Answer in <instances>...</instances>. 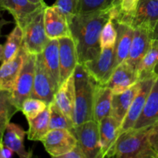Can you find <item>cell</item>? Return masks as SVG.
I'll return each mask as SVG.
<instances>
[{
	"instance_id": "obj_5",
	"label": "cell",
	"mask_w": 158,
	"mask_h": 158,
	"mask_svg": "<svg viewBox=\"0 0 158 158\" xmlns=\"http://www.w3.org/2000/svg\"><path fill=\"white\" fill-rule=\"evenodd\" d=\"M58 89L59 86L45 65L42 53L37 54L33 88L30 97L40 99L49 105L54 100Z\"/></svg>"
},
{
	"instance_id": "obj_37",
	"label": "cell",
	"mask_w": 158,
	"mask_h": 158,
	"mask_svg": "<svg viewBox=\"0 0 158 158\" xmlns=\"http://www.w3.org/2000/svg\"><path fill=\"white\" fill-rule=\"evenodd\" d=\"M60 158H86V157L82 151L79 143H77V144L76 145L73 149L71 150L69 152L60 156Z\"/></svg>"
},
{
	"instance_id": "obj_42",
	"label": "cell",
	"mask_w": 158,
	"mask_h": 158,
	"mask_svg": "<svg viewBox=\"0 0 158 158\" xmlns=\"http://www.w3.org/2000/svg\"><path fill=\"white\" fill-rule=\"evenodd\" d=\"M32 2L35 3V4H46L44 0H29Z\"/></svg>"
},
{
	"instance_id": "obj_21",
	"label": "cell",
	"mask_w": 158,
	"mask_h": 158,
	"mask_svg": "<svg viewBox=\"0 0 158 158\" xmlns=\"http://www.w3.org/2000/svg\"><path fill=\"white\" fill-rule=\"evenodd\" d=\"M158 122V77L155 79L146 103L140 117L137 120L135 129L149 127Z\"/></svg>"
},
{
	"instance_id": "obj_41",
	"label": "cell",
	"mask_w": 158,
	"mask_h": 158,
	"mask_svg": "<svg viewBox=\"0 0 158 158\" xmlns=\"http://www.w3.org/2000/svg\"><path fill=\"white\" fill-rule=\"evenodd\" d=\"M6 0H0V14L2 12H3L4 10V5L6 3Z\"/></svg>"
},
{
	"instance_id": "obj_25",
	"label": "cell",
	"mask_w": 158,
	"mask_h": 158,
	"mask_svg": "<svg viewBox=\"0 0 158 158\" xmlns=\"http://www.w3.org/2000/svg\"><path fill=\"white\" fill-rule=\"evenodd\" d=\"M139 81L158 77V40H152L151 47L137 69Z\"/></svg>"
},
{
	"instance_id": "obj_38",
	"label": "cell",
	"mask_w": 158,
	"mask_h": 158,
	"mask_svg": "<svg viewBox=\"0 0 158 158\" xmlns=\"http://www.w3.org/2000/svg\"><path fill=\"white\" fill-rule=\"evenodd\" d=\"M13 151L3 143L2 147L1 152H0V158H10L13 157Z\"/></svg>"
},
{
	"instance_id": "obj_7",
	"label": "cell",
	"mask_w": 158,
	"mask_h": 158,
	"mask_svg": "<svg viewBox=\"0 0 158 158\" xmlns=\"http://www.w3.org/2000/svg\"><path fill=\"white\" fill-rule=\"evenodd\" d=\"M74 135L86 158H101L99 123L89 120L75 127Z\"/></svg>"
},
{
	"instance_id": "obj_23",
	"label": "cell",
	"mask_w": 158,
	"mask_h": 158,
	"mask_svg": "<svg viewBox=\"0 0 158 158\" xmlns=\"http://www.w3.org/2000/svg\"><path fill=\"white\" fill-rule=\"evenodd\" d=\"M120 127V125L112 116L104 117L99 122L101 158L106 157L114 145L119 136Z\"/></svg>"
},
{
	"instance_id": "obj_17",
	"label": "cell",
	"mask_w": 158,
	"mask_h": 158,
	"mask_svg": "<svg viewBox=\"0 0 158 158\" xmlns=\"http://www.w3.org/2000/svg\"><path fill=\"white\" fill-rule=\"evenodd\" d=\"M158 23V0H140L131 25L134 29L146 28L151 32Z\"/></svg>"
},
{
	"instance_id": "obj_26",
	"label": "cell",
	"mask_w": 158,
	"mask_h": 158,
	"mask_svg": "<svg viewBox=\"0 0 158 158\" xmlns=\"http://www.w3.org/2000/svg\"><path fill=\"white\" fill-rule=\"evenodd\" d=\"M43 61L52 75V78L57 83L61 85L60 80V52H59V40L58 39L50 40L46 48L42 52Z\"/></svg>"
},
{
	"instance_id": "obj_6",
	"label": "cell",
	"mask_w": 158,
	"mask_h": 158,
	"mask_svg": "<svg viewBox=\"0 0 158 158\" xmlns=\"http://www.w3.org/2000/svg\"><path fill=\"white\" fill-rule=\"evenodd\" d=\"M35 60L36 55L28 53L23 63L13 89L12 97L14 103L19 111L23 101L30 97L33 88L34 77H35Z\"/></svg>"
},
{
	"instance_id": "obj_3",
	"label": "cell",
	"mask_w": 158,
	"mask_h": 158,
	"mask_svg": "<svg viewBox=\"0 0 158 158\" xmlns=\"http://www.w3.org/2000/svg\"><path fill=\"white\" fill-rule=\"evenodd\" d=\"M151 127L121 133L106 157L158 158L149 140Z\"/></svg>"
},
{
	"instance_id": "obj_35",
	"label": "cell",
	"mask_w": 158,
	"mask_h": 158,
	"mask_svg": "<svg viewBox=\"0 0 158 158\" xmlns=\"http://www.w3.org/2000/svg\"><path fill=\"white\" fill-rule=\"evenodd\" d=\"M80 2V0H56L53 5L63 12L69 23L78 12Z\"/></svg>"
},
{
	"instance_id": "obj_31",
	"label": "cell",
	"mask_w": 158,
	"mask_h": 158,
	"mask_svg": "<svg viewBox=\"0 0 158 158\" xmlns=\"http://www.w3.org/2000/svg\"><path fill=\"white\" fill-rule=\"evenodd\" d=\"M120 6L119 0H80L77 14H88Z\"/></svg>"
},
{
	"instance_id": "obj_27",
	"label": "cell",
	"mask_w": 158,
	"mask_h": 158,
	"mask_svg": "<svg viewBox=\"0 0 158 158\" xmlns=\"http://www.w3.org/2000/svg\"><path fill=\"white\" fill-rule=\"evenodd\" d=\"M19 110L14 103L12 92L0 89V143L3 142L5 131L12 117Z\"/></svg>"
},
{
	"instance_id": "obj_29",
	"label": "cell",
	"mask_w": 158,
	"mask_h": 158,
	"mask_svg": "<svg viewBox=\"0 0 158 158\" xmlns=\"http://www.w3.org/2000/svg\"><path fill=\"white\" fill-rule=\"evenodd\" d=\"M23 41V30L20 26L15 25L12 32L6 37L3 45V57L2 63L9 61L15 56L19 51Z\"/></svg>"
},
{
	"instance_id": "obj_18",
	"label": "cell",
	"mask_w": 158,
	"mask_h": 158,
	"mask_svg": "<svg viewBox=\"0 0 158 158\" xmlns=\"http://www.w3.org/2000/svg\"><path fill=\"white\" fill-rule=\"evenodd\" d=\"M116 30H117V40L115 46V68L122 62L125 61L129 56L134 36V29L127 23H122L113 19Z\"/></svg>"
},
{
	"instance_id": "obj_40",
	"label": "cell",
	"mask_w": 158,
	"mask_h": 158,
	"mask_svg": "<svg viewBox=\"0 0 158 158\" xmlns=\"http://www.w3.org/2000/svg\"><path fill=\"white\" fill-rule=\"evenodd\" d=\"M151 37L152 40H158V23L151 32Z\"/></svg>"
},
{
	"instance_id": "obj_33",
	"label": "cell",
	"mask_w": 158,
	"mask_h": 158,
	"mask_svg": "<svg viewBox=\"0 0 158 158\" xmlns=\"http://www.w3.org/2000/svg\"><path fill=\"white\" fill-rule=\"evenodd\" d=\"M140 0H121L117 16L113 19L130 25Z\"/></svg>"
},
{
	"instance_id": "obj_39",
	"label": "cell",
	"mask_w": 158,
	"mask_h": 158,
	"mask_svg": "<svg viewBox=\"0 0 158 158\" xmlns=\"http://www.w3.org/2000/svg\"><path fill=\"white\" fill-rule=\"evenodd\" d=\"M9 23H10V22L4 19L3 18H2L1 19H0V37L2 36V28L4 27L6 25L9 24ZM2 57H3V45H2L1 43H0V61L2 60Z\"/></svg>"
},
{
	"instance_id": "obj_9",
	"label": "cell",
	"mask_w": 158,
	"mask_h": 158,
	"mask_svg": "<svg viewBox=\"0 0 158 158\" xmlns=\"http://www.w3.org/2000/svg\"><path fill=\"white\" fill-rule=\"evenodd\" d=\"M114 46L102 49L97 58L83 64L100 85L106 84L115 69L116 56Z\"/></svg>"
},
{
	"instance_id": "obj_24",
	"label": "cell",
	"mask_w": 158,
	"mask_h": 158,
	"mask_svg": "<svg viewBox=\"0 0 158 158\" xmlns=\"http://www.w3.org/2000/svg\"><path fill=\"white\" fill-rule=\"evenodd\" d=\"M114 93L109 87L98 85L94 105V120L97 123L104 117L110 116Z\"/></svg>"
},
{
	"instance_id": "obj_22",
	"label": "cell",
	"mask_w": 158,
	"mask_h": 158,
	"mask_svg": "<svg viewBox=\"0 0 158 158\" xmlns=\"http://www.w3.org/2000/svg\"><path fill=\"white\" fill-rule=\"evenodd\" d=\"M26 134L27 132H26L21 126L16 123H9L5 131L3 143L19 157H31L32 152L26 151L24 146V139Z\"/></svg>"
},
{
	"instance_id": "obj_19",
	"label": "cell",
	"mask_w": 158,
	"mask_h": 158,
	"mask_svg": "<svg viewBox=\"0 0 158 158\" xmlns=\"http://www.w3.org/2000/svg\"><path fill=\"white\" fill-rule=\"evenodd\" d=\"M75 99V80L73 73L61 83L54 96L53 101L65 115L73 120Z\"/></svg>"
},
{
	"instance_id": "obj_36",
	"label": "cell",
	"mask_w": 158,
	"mask_h": 158,
	"mask_svg": "<svg viewBox=\"0 0 158 158\" xmlns=\"http://www.w3.org/2000/svg\"><path fill=\"white\" fill-rule=\"evenodd\" d=\"M149 140L153 150L158 156V122L151 126L150 130Z\"/></svg>"
},
{
	"instance_id": "obj_43",
	"label": "cell",
	"mask_w": 158,
	"mask_h": 158,
	"mask_svg": "<svg viewBox=\"0 0 158 158\" xmlns=\"http://www.w3.org/2000/svg\"><path fill=\"white\" fill-rule=\"evenodd\" d=\"M3 145V142L2 143H0V152H1V149H2V147Z\"/></svg>"
},
{
	"instance_id": "obj_32",
	"label": "cell",
	"mask_w": 158,
	"mask_h": 158,
	"mask_svg": "<svg viewBox=\"0 0 158 158\" xmlns=\"http://www.w3.org/2000/svg\"><path fill=\"white\" fill-rule=\"evenodd\" d=\"M47 106L48 104L43 100L29 97L23 101L20 111H22L26 118L29 120L37 117L47 108Z\"/></svg>"
},
{
	"instance_id": "obj_14",
	"label": "cell",
	"mask_w": 158,
	"mask_h": 158,
	"mask_svg": "<svg viewBox=\"0 0 158 158\" xmlns=\"http://www.w3.org/2000/svg\"><path fill=\"white\" fill-rule=\"evenodd\" d=\"M138 82L137 71L125 60L115 68L110 80L103 86L109 87L114 94H117L129 89Z\"/></svg>"
},
{
	"instance_id": "obj_4",
	"label": "cell",
	"mask_w": 158,
	"mask_h": 158,
	"mask_svg": "<svg viewBox=\"0 0 158 158\" xmlns=\"http://www.w3.org/2000/svg\"><path fill=\"white\" fill-rule=\"evenodd\" d=\"M44 9L35 15L23 29V46L28 53H42L50 40L45 29Z\"/></svg>"
},
{
	"instance_id": "obj_20",
	"label": "cell",
	"mask_w": 158,
	"mask_h": 158,
	"mask_svg": "<svg viewBox=\"0 0 158 158\" xmlns=\"http://www.w3.org/2000/svg\"><path fill=\"white\" fill-rule=\"evenodd\" d=\"M140 89V81L120 94H114L112 100L111 114L117 123L121 126L134 98Z\"/></svg>"
},
{
	"instance_id": "obj_12",
	"label": "cell",
	"mask_w": 158,
	"mask_h": 158,
	"mask_svg": "<svg viewBox=\"0 0 158 158\" xmlns=\"http://www.w3.org/2000/svg\"><path fill=\"white\" fill-rule=\"evenodd\" d=\"M44 25L46 35L50 40L71 37L67 19L63 12L54 5L45 8Z\"/></svg>"
},
{
	"instance_id": "obj_28",
	"label": "cell",
	"mask_w": 158,
	"mask_h": 158,
	"mask_svg": "<svg viewBox=\"0 0 158 158\" xmlns=\"http://www.w3.org/2000/svg\"><path fill=\"white\" fill-rule=\"evenodd\" d=\"M29 130L27 131L28 139L32 141H41L49 131V107L44 110L34 118L27 120Z\"/></svg>"
},
{
	"instance_id": "obj_44",
	"label": "cell",
	"mask_w": 158,
	"mask_h": 158,
	"mask_svg": "<svg viewBox=\"0 0 158 158\" xmlns=\"http://www.w3.org/2000/svg\"><path fill=\"white\" fill-rule=\"evenodd\" d=\"M120 1H121V0H119V2H120Z\"/></svg>"
},
{
	"instance_id": "obj_8",
	"label": "cell",
	"mask_w": 158,
	"mask_h": 158,
	"mask_svg": "<svg viewBox=\"0 0 158 158\" xmlns=\"http://www.w3.org/2000/svg\"><path fill=\"white\" fill-rule=\"evenodd\" d=\"M41 142L51 157L59 158L73 149L78 143L76 136L66 129L49 130Z\"/></svg>"
},
{
	"instance_id": "obj_1",
	"label": "cell",
	"mask_w": 158,
	"mask_h": 158,
	"mask_svg": "<svg viewBox=\"0 0 158 158\" xmlns=\"http://www.w3.org/2000/svg\"><path fill=\"white\" fill-rule=\"evenodd\" d=\"M120 6L88 14H77L69 22L71 37L75 42L79 63L95 60L101 52L100 34L103 26L117 16Z\"/></svg>"
},
{
	"instance_id": "obj_16",
	"label": "cell",
	"mask_w": 158,
	"mask_h": 158,
	"mask_svg": "<svg viewBox=\"0 0 158 158\" xmlns=\"http://www.w3.org/2000/svg\"><path fill=\"white\" fill-rule=\"evenodd\" d=\"M27 54V51L22 45L15 56L9 61L2 63L0 66V89L12 92Z\"/></svg>"
},
{
	"instance_id": "obj_30",
	"label": "cell",
	"mask_w": 158,
	"mask_h": 158,
	"mask_svg": "<svg viewBox=\"0 0 158 158\" xmlns=\"http://www.w3.org/2000/svg\"><path fill=\"white\" fill-rule=\"evenodd\" d=\"M49 110V130L66 129L74 134L75 123L73 120L65 115L54 101L48 105Z\"/></svg>"
},
{
	"instance_id": "obj_2",
	"label": "cell",
	"mask_w": 158,
	"mask_h": 158,
	"mask_svg": "<svg viewBox=\"0 0 158 158\" xmlns=\"http://www.w3.org/2000/svg\"><path fill=\"white\" fill-rule=\"evenodd\" d=\"M75 80V126L94 120V105L99 83L90 75L84 65L79 63L73 73Z\"/></svg>"
},
{
	"instance_id": "obj_13",
	"label": "cell",
	"mask_w": 158,
	"mask_h": 158,
	"mask_svg": "<svg viewBox=\"0 0 158 158\" xmlns=\"http://www.w3.org/2000/svg\"><path fill=\"white\" fill-rule=\"evenodd\" d=\"M61 83L69 78L79 64L77 46L72 37L58 39Z\"/></svg>"
},
{
	"instance_id": "obj_34",
	"label": "cell",
	"mask_w": 158,
	"mask_h": 158,
	"mask_svg": "<svg viewBox=\"0 0 158 158\" xmlns=\"http://www.w3.org/2000/svg\"><path fill=\"white\" fill-rule=\"evenodd\" d=\"M117 40V30L113 23V19H110L103 26L100 34L101 49L114 47Z\"/></svg>"
},
{
	"instance_id": "obj_15",
	"label": "cell",
	"mask_w": 158,
	"mask_h": 158,
	"mask_svg": "<svg viewBox=\"0 0 158 158\" xmlns=\"http://www.w3.org/2000/svg\"><path fill=\"white\" fill-rule=\"evenodd\" d=\"M151 32V30L146 28L138 27L134 29L131 50L126 61L137 71L139 65L151 47L152 43Z\"/></svg>"
},
{
	"instance_id": "obj_10",
	"label": "cell",
	"mask_w": 158,
	"mask_h": 158,
	"mask_svg": "<svg viewBox=\"0 0 158 158\" xmlns=\"http://www.w3.org/2000/svg\"><path fill=\"white\" fill-rule=\"evenodd\" d=\"M156 78L157 77H151V78H147L140 81V89H139L138 93L134 98L124 120L122 122V124L120 127V131H119V135L127 130L132 129L135 126L137 120L143 111L147 99L151 92V89Z\"/></svg>"
},
{
	"instance_id": "obj_11",
	"label": "cell",
	"mask_w": 158,
	"mask_h": 158,
	"mask_svg": "<svg viewBox=\"0 0 158 158\" xmlns=\"http://www.w3.org/2000/svg\"><path fill=\"white\" fill-rule=\"evenodd\" d=\"M46 4H35L29 0H6L4 10L13 17L15 25L24 29L35 15L46 7Z\"/></svg>"
}]
</instances>
